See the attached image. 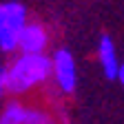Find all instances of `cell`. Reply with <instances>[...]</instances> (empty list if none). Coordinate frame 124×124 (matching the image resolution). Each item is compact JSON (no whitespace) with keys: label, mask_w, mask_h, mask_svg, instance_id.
<instances>
[{"label":"cell","mask_w":124,"mask_h":124,"mask_svg":"<svg viewBox=\"0 0 124 124\" xmlns=\"http://www.w3.org/2000/svg\"><path fill=\"white\" fill-rule=\"evenodd\" d=\"M51 75H53V60L46 53H20L5 69L7 91L13 95H22L31 89L42 86Z\"/></svg>","instance_id":"1"},{"label":"cell","mask_w":124,"mask_h":124,"mask_svg":"<svg viewBox=\"0 0 124 124\" xmlns=\"http://www.w3.org/2000/svg\"><path fill=\"white\" fill-rule=\"evenodd\" d=\"M29 24L27 7L18 0L0 2V51L11 53L18 49V42L24 27Z\"/></svg>","instance_id":"2"},{"label":"cell","mask_w":124,"mask_h":124,"mask_svg":"<svg viewBox=\"0 0 124 124\" xmlns=\"http://www.w3.org/2000/svg\"><path fill=\"white\" fill-rule=\"evenodd\" d=\"M53 80L62 93H73L78 86V64L69 49H58L53 55Z\"/></svg>","instance_id":"3"},{"label":"cell","mask_w":124,"mask_h":124,"mask_svg":"<svg viewBox=\"0 0 124 124\" xmlns=\"http://www.w3.org/2000/svg\"><path fill=\"white\" fill-rule=\"evenodd\" d=\"M49 46V31L40 22H29L20 36L18 51L20 53H44Z\"/></svg>","instance_id":"4"},{"label":"cell","mask_w":124,"mask_h":124,"mask_svg":"<svg viewBox=\"0 0 124 124\" xmlns=\"http://www.w3.org/2000/svg\"><path fill=\"white\" fill-rule=\"evenodd\" d=\"M98 62H100V69L102 73L108 78V80H115L117 78V69H120V58H117V46L113 42L111 36H102L98 42Z\"/></svg>","instance_id":"5"},{"label":"cell","mask_w":124,"mask_h":124,"mask_svg":"<svg viewBox=\"0 0 124 124\" xmlns=\"http://www.w3.org/2000/svg\"><path fill=\"white\" fill-rule=\"evenodd\" d=\"M0 124H27V106L18 100H11L0 111Z\"/></svg>","instance_id":"6"},{"label":"cell","mask_w":124,"mask_h":124,"mask_svg":"<svg viewBox=\"0 0 124 124\" xmlns=\"http://www.w3.org/2000/svg\"><path fill=\"white\" fill-rule=\"evenodd\" d=\"M27 124H51V117L40 106H27Z\"/></svg>","instance_id":"7"},{"label":"cell","mask_w":124,"mask_h":124,"mask_svg":"<svg viewBox=\"0 0 124 124\" xmlns=\"http://www.w3.org/2000/svg\"><path fill=\"white\" fill-rule=\"evenodd\" d=\"M5 93H9L7 91V78H5V71L0 73V100L5 98Z\"/></svg>","instance_id":"8"},{"label":"cell","mask_w":124,"mask_h":124,"mask_svg":"<svg viewBox=\"0 0 124 124\" xmlns=\"http://www.w3.org/2000/svg\"><path fill=\"white\" fill-rule=\"evenodd\" d=\"M115 80L124 86V62H122V64H120V69H117V78H115Z\"/></svg>","instance_id":"9"},{"label":"cell","mask_w":124,"mask_h":124,"mask_svg":"<svg viewBox=\"0 0 124 124\" xmlns=\"http://www.w3.org/2000/svg\"><path fill=\"white\" fill-rule=\"evenodd\" d=\"M5 71V67H2V58H0V73H2Z\"/></svg>","instance_id":"10"}]
</instances>
